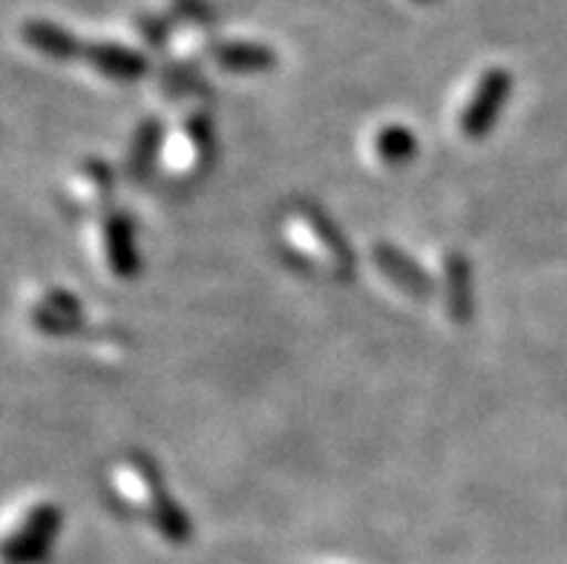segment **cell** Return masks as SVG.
Listing matches in <instances>:
<instances>
[{
  "label": "cell",
  "mask_w": 567,
  "mask_h": 564,
  "mask_svg": "<svg viewBox=\"0 0 567 564\" xmlns=\"http://www.w3.org/2000/svg\"><path fill=\"white\" fill-rule=\"evenodd\" d=\"M136 29L142 41L151 43V47H162L171 38V23L165 18H158V14H138Z\"/></svg>",
  "instance_id": "17"
},
{
  "label": "cell",
  "mask_w": 567,
  "mask_h": 564,
  "mask_svg": "<svg viewBox=\"0 0 567 564\" xmlns=\"http://www.w3.org/2000/svg\"><path fill=\"white\" fill-rule=\"evenodd\" d=\"M511 72L502 70V66H493V70L484 72L478 86L470 95L467 107L461 110L458 127L464 139H484L489 130L496 127L498 115H502L504 104L511 99Z\"/></svg>",
  "instance_id": "4"
},
{
  "label": "cell",
  "mask_w": 567,
  "mask_h": 564,
  "mask_svg": "<svg viewBox=\"0 0 567 564\" xmlns=\"http://www.w3.org/2000/svg\"><path fill=\"white\" fill-rule=\"evenodd\" d=\"M286 234L300 257L317 265L334 279H349L354 271V254L346 236L329 216L315 205H300L288 214Z\"/></svg>",
  "instance_id": "2"
},
{
  "label": "cell",
  "mask_w": 567,
  "mask_h": 564,
  "mask_svg": "<svg viewBox=\"0 0 567 564\" xmlns=\"http://www.w3.org/2000/svg\"><path fill=\"white\" fill-rule=\"evenodd\" d=\"M86 64L93 66L95 72H101L104 79L113 81H138L147 72V58L142 52L122 47V43L113 41H95L84 43V52H81Z\"/></svg>",
  "instance_id": "8"
},
{
  "label": "cell",
  "mask_w": 567,
  "mask_h": 564,
  "mask_svg": "<svg viewBox=\"0 0 567 564\" xmlns=\"http://www.w3.org/2000/svg\"><path fill=\"white\" fill-rule=\"evenodd\" d=\"M115 490L130 499L136 507H142L147 513V519L153 522V527L165 536V542L171 544H185L194 533L190 527V519L185 515V510L176 504V501L167 495L165 481L158 475L156 464L151 458L144 455H130L124 458L118 470L113 475Z\"/></svg>",
  "instance_id": "1"
},
{
  "label": "cell",
  "mask_w": 567,
  "mask_h": 564,
  "mask_svg": "<svg viewBox=\"0 0 567 564\" xmlns=\"http://www.w3.org/2000/svg\"><path fill=\"white\" fill-rule=\"evenodd\" d=\"M70 191L84 207H104L113 196V171L101 162H84L72 176Z\"/></svg>",
  "instance_id": "13"
},
{
  "label": "cell",
  "mask_w": 567,
  "mask_h": 564,
  "mask_svg": "<svg viewBox=\"0 0 567 564\" xmlns=\"http://www.w3.org/2000/svg\"><path fill=\"white\" fill-rule=\"evenodd\" d=\"M158 147H162V127H158L156 119H147V122L138 124V130L133 133V142H130L127 162H124V173L130 180L138 182L147 176Z\"/></svg>",
  "instance_id": "15"
},
{
  "label": "cell",
  "mask_w": 567,
  "mask_h": 564,
  "mask_svg": "<svg viewBox=\"0 0 567 564\" xmlns=\"http://www.w3.org/2000/svg\"><path fill=\"white\" fill-rule=\"evenodd\" d=\"M173 9L179 18L190 23H210L214 21V12L205 0H173Z\"/></svg>",
  "instance_id": "18"
},
{
  "label": "cell",
  "mask_w": 567,
  "mask_h": 564,
  "mask_svg": "<svg viewBox=\"0 0 567 564\" xmlns=\"http://www.w3.org/2000/svg\"><path fill=\"white\" fill-rule=\"evenodd\" d=\"M61 513L52 504H35L0 542V564H38L52 547Z\"/></svg>",
  "instance_id": "3"
},
{
  "label": "cell",
  "mask_w": 567,
  "mask_h": 564,
  "mask_svg": "<svg viewBox=\"0 0 567 564\" xmlns=\"http://www.w3.org/2000/svg\"><path fill=\"white\" fill-rule=\"evenodd\" d=\"M214 61L228 72H266L277 64V52L266 43L228 41L214 47Z\"/></svg>",
  "instance_id": "12"
},
{
  "label": "cell",
  "mask_w": 567,
  "mask_h": 564,
  "mask_svg": "<svg viewBox=\"0 0 567 564\" xmlns=\"http://www.w3.org/2000/svg\"><path fill=\"white\" fill-rule=\"evenodd\" d=\"M21 38L29 50L41 52L50 61H75L84 52V43L72 35L70 29L55 21H43V18H32L23 23Z\"/></svg>",
  "instance_id": "10"
},
{
  "label": "cell",
  "mask_w": 567,
  "mask_h": 564,
  "mask_svg": "<svg viewBox=\"0 0 567 564\" xmlns=\"http://www.w3.org/2000/svg\"><path fill=\"white\" fill-rule=\"evenodd\" d=\"M162 90L167 95H185L202 90V81L190 66H167L162 75Z\"/></svg>",
  "instance_id": "16"
},
{
  "label": "cell",
  "mask_w": 567,
  "mask_h": 564,
  "mask_svg": "<svg viewBox=\"0 0 567 564\" xmlns=\"http://www.w3.org/2000/svg\"><path fill=\"white\" fill-rule=\"evenodd\" d=\"M29 322L35 326L41 335L64 337L79 331L81 326V306L64 288H50L43 291L32 308H29Z\"/></svg>",
  "instance_id": "7"
},
{
  "label": "cell",
  "mask_w": 567,
  "mask_h": 564,
  "mask_svg": "<svg viewBox=\"0 0 567 564\" xmlns=\"http://www.w3.org/2000/svg\"><path fill=\"white\" fill-rule=\"evenodd\" d=\"M441 286H444L446 315L455 322H467L473 317V268L461 254L450 250L441 259Z\"/></svg>",
  "instance_id": "9"
},
{
  "label": "cell",
  "mask_w": 567,
  "mask_h": 564,
  "mask_svg": "<svg viewBox=\"0 0 567 564\" xmlns=\"http://www.w3.org/2000/svg\"><path fill=\"white\" fill-rule=\"evenodd\" d=\"M372 259L374 265L401 288V291H406L410 297H415V300H426V297H432V291H435L432 279L426 277L410 257H403L401 250L392 248V245H374Z\"/></svg>",
  "instance_id": "11"
},
{
  "label": "cell",
  "mask_w": 567,
  "mask_h": 564,
  "mask_svg": "<svg viewBox=\"0 0 567 564\" xmlns=\"http://www.w3.org/2000/svg\"><path fill=\"white\" fill-rule=\"evenodd\" d=\"M417 3H430V0H417Z\"/></svg>",
  "instance_id": "19"
},
{
  "label": "cell",
  "mask_w": 567,
  "mask_h": 564,
  "mask_svg": "<svg viewBox=\"0 0 567 564\" xmlns=\"http://www.w3.org/2000/svg\"><path fill=\"white\" fill-rule=\"evenodd\" d=\"M165 158L171 171L185 173V176H196V173L205 171L214 158V127H210L208 115H187L167 139Z\"/></svg>",
  "instance_id": "5"
},
{
  "label": "cell",
  "mask_w": 567,
  "mask_h": 564,
  "mask_svg": "<svg viewBox=\"0 0 567 564\" xmlns=\"http://www.w3.org/2000/svg\"><path fill=\"white\" fill-rule=\"evenodd\" d=\"M101 257L107 263L115 277L130 279L138 271V248L136 234H133V222L124 214L104 216L101 225Z\"/></svg>",
  "instance_id": "6"
},
{
  "label": "cell",
  "mask_w": 567,
  "mask_h": 564,
  "mask_svg": "<svg viewBox=\"0 0 567 564\" xmlns=\"http://www.w3.org/2000/svg\"><path fill=\"white\" fill-rule=\"evenodd\" d=\"M372 153L378 162L389 167H401L412 162L417 153V139L410 127L403 124H386L372 136Z\"/></svg>",
  "instance_id": "14"
}]
</instances>
